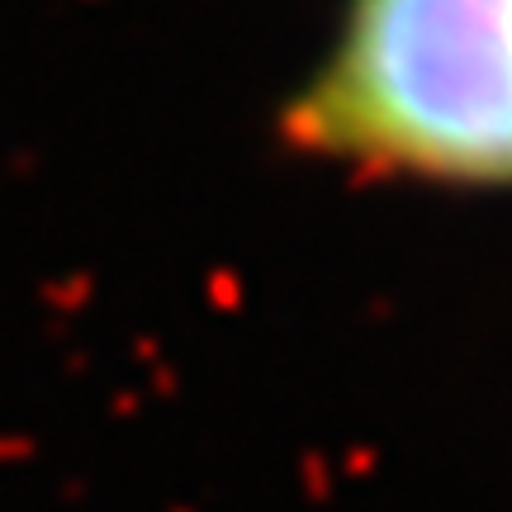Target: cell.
I'll return each instance as SVG.
<instances>
[{
	"label": "cell",
	"instance_id": "cell-1",
	"mask_svg": "<svg viewBox=\"0 0 512 512\" xmlns=\"http://www.w3.org/2000/svg\"><path fill=\"white\" fill-rule=\"evenodd\" d=\"M290 133L356 166L512 185V0H347Z\"/></svg>",
	"mask_w": 512,
	"mask_h": 512
}]
</instances>
